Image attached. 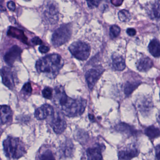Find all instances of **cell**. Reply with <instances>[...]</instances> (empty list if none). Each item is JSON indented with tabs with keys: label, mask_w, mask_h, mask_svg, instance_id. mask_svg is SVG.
<instances>
[{
	"label": "cell",
	"mask_w": 160,
	"mask_h": 160,
	"mask_svg": "<svg viewBox=\"0 0 160 160\" xmlns=\"http://www.w3.org/2000/svg\"><path fill=\"white\" fill-rule=\"evenodd\" d=\"M54 102L62 111V113L69 117L80 116L84 113L87 101L82 98L74 99L67 96L63 87L58 86L54 90Z\"/></svg>",
	"instance_id": "1"
},
{
	"label": "cell",
	"mask_w": 160,
	"mask_h": 160,
	"mask_svg": "<svg viewBox=\"0 0 160 160\" xmlns=\"http://www.w3.org/2000/svg\"><path fill=\"white\" fill-rule=\"evenodd\" d=\"M63 60L58 54H51L37 61L36 69L40 73H44L50 78H54L58 74L63 65Z\"/></svg>",
	"instance_id": "2"
},
{
	"label": "cell",
	"mask_w": 160,
	"mask_h": 160,
	"mask_svg": "<svg viewBox=\"0 0 160 160\" xmlns=\"http://www.w3.org/2000/svg\"><path fill=\"white\" fill-rule=\"evenodd\" d=\"M3 146L5 155L9 159H19L27 152L25 145L18 138L8 137L3 141Z\"/></svg>",
	"instance_id": "3"
},
{
	"label": "cell",
	"mask_w": 160,
	"mask_h": 160,
	"mask_svg": "<svg viewBox=\"0 0 160 160\" xmlns=\"http://www.w3.org/2000/svg\"><path fill=\"white\" fill-rule=\"evenodd\" d=\"M72 28L70 24L61 26L52 35V43L55 47H59L69 41L72 35Z\"/></svg>",
	"instance_id": "4"
},
{
	"label": "cell",
	"mask_w": 160,
	"mask_h": 160,
	"mask_svg": "<svg viewBox=\"0 0 160 160\" xmlns=\"http://www.w3.org/2000/svg\"><path fill=\"white\" fill-rule=\"evenodd\" d=\"M69 49L72 56L79 60H86L90 55L89 46L81 41L73 42L69 47Z\"/></svg>",
	"instance_id": "5"
},
{
	"label": "cell",
	"mask_w": 160,
	"mask_h": 160,
	"mask_svg": "<svg viewBox=\"0 0 160 160\" xmlns=\"http://www.w3.org/2000/svg\"><path fill=\"white\" fill-rule=\"evenodd\" d=\"M44 11L45 20L48 23L55 24L58 20L59 10L57 4L54 2L48 3Z\"/></svg>",
	"instance_id": "6"
},
{
	"label": "cell",
	"mask_w": 160,
	"mask_h": 160,
	"mask_svg": "<svg viewBox=\"0 0 160 160\" xmlns=\"http://www.w3.org/2000/svg\"><path fill=\"white\" fill-rule=\"evenodd\" d=\"M104 70L101 66L94 67L86 73V80L90 89L92 90L102 76Z\"/></svg>",
	"instance_id": "7"
},
{
	"label": "cell",
	"mask_w": 160,
	"mask_h": 160,
	"mask_svg": "<svg viewBox=\"0 0 160 160\" xmlns=\"http://www.w3.org/2000/svg\"><path fill=\"white\" fill-rule=\"evenodd\" d=\"M50 125L55 133L61 134L66 128V122L63 116L58 112L55 113L51 116Z\"/></svg>",
	"instance_id": "8"
},
{
	"label": "cell",
	"mask_w": 160,
	"mask_h": 160,
	"mask_svg": "<svg viewBox=\"0 0 160 160\" xmlns=\"http://www.w3.org/2000/svg\"><path fill=\"white\" fill-rule=\"evenodd\" d=\"M0 75L2 78L3 84L10 89H13L15 85V81L12 69L10 67H2L0 70Z\"/></svg>",
	"instance_id": "9"
},
{
	"label": "cell",
	"mask_w": 160,
	"mask_h": 160,
	"mask_svg": "<svg viewBox=\"0 0 160 160\" xmlns=\"http://www.w3.org/2000/svg\"><path fill=\"white\" fill-rule=\"evenodd\" d=\"M22 52V49L20 47L17 45L14 46L4 56L5 62L10 66H12L16 61L19 60Z\"/></svg>",
	"instance_id": "10"
},
{
	"label": "cell",
	"mask_w": 160,
	"mask_h": 160,
	"mask_svg": "<svg viewBox=\"0 0 160 160\" xmlns=\"http://www.w3.org/2000/svg\"><path fill=\"white\" fill-rule=\"evenodd\" d=\"M54 108L50 105L45 104L35 110L34 116L39 120H42L51 117L54 113Z\"/></svg>",
	"instance_id": "11"
},
{
	"label": "cell",
	"mask_w": 160,
	"mask_h": 160,
	"mask_svg": "<svg viewBox=\"0 0 160 160\" xmlns=\"http://www.w3.org/2000/svg\"><path fill=\"white\" fill-rule=\"evenodd\" d=\"M12 116V111L10 106L0 105V124H6L11 122Z\"/></svg>",
	"instance_id": "12"
},
{
	"label": "cell",
	"mask_w": 160,
	"mask_h": 160,
	"mask_svg": "<svg viewBox=\"0 0 160 160\" xmlns=\"http://www.w3.org/2000/svg\"><path fill=\"white\" fill-rule=\"evenodd\" d=\"M103 148L100 145L89 148L87 150V155L89 160H100L102 159V152Z\"/></svg>",
	"instance_id": "13"
},
{
	"label": "cell",
	"mask_w": 160,
	"mask_h": 160,
	"mask_svg": "<svg viewBox=\"0 0 160 160\" xmlns=\"http://www.w3.org/2000/svg\"><path fill=\"white\" fill-rule=\"evenodd\" d=\"M7 35L8 36H11V37L18 39L22 42H24V43H28V38L25 35L24 32L21 30L17 28L10 27L7 32Z\"/></svg>",
	"instance_id": "14"
},
{
	"label": "cell",
	"mask_w": 160,
	"mask_h": 160,
	"mask_svg": "<svg viewBox=\"0 0 160 160\" xmlns=\"http://www.w3.org/2000/svg\"><path fill=\"white\" fill-rule=\"evenodd\" d=\"M152 61L148 57L141 58L136 63L137 68L141 72H147L153 66Z\"/></svg>",
	"instance_id": "15"
},
{
	"label": "cell",
	"mask_w": 160,
	"mask_h": 160,
	"mask_svg": "<svg viewBox=\"0 0 160 160\" xmlns=\"http://www.w3.org/2000/svg\"><path fill=\"white\" fill-rule=\"evenodd\" d=\"M139 154V151L135 148H131L119 152L118 158L120 160H130L137 157Z\"/></svg>",
	"instance_id": "16"
},
{
	"label": "cell",
	"mask_w": 160,
	"mask_h": 160,
	"mask_svg": "<svg viewBox=\"0 0 160 160\" xmlns=\"http://www.w3.org/2000/svg\"><path fill=\"white\" fill-rule=\"evenodd\" d=\"M112 68L116 71H123L126 67L125 60L121 56L114 55L112 57Z\"/></svg>",
	"instance_id": "17"
},
{
	"label": "cell",
	"mask_w": 160,
	"mask_h": 160,
	"mask_svg": "<svg viewBox=\"0 0 160 160\" xmlns=\"http://www.w3.org/2000/svg\"><path fill=\"white\" fill-rule=\"evenodd\" d=\"M140 112L144 114H147L151 111L152 108V103L148 98H143L138 103V105Z\"/></svg>",
	"instance_id": "18"
},
{
	"label": "cell",
	"mask_w": 160,
	"mask_h": 160,
	"mask_svg": "<svg viewBox=\"0 0 160 160\" xmlns=\"http://www.w3.org/2000/svg\"><path fill=\"white\" fill-rule=\"evenodd\" d=\"M150 53L155 58H159L160 56V45L159 41L153 39L151 41L148 45Z\"/></svg>",
	"instance_id": "19"
},
{
	"label": "cell",
	"mask_w": 160,
	"mask_h": 160,
	"mask_svg": "<svg viewBox=\"0 0 160 160\" xmlns=\"http://www.w3.org/2000/svg\"><path fill=\"white\" fill-rule=\"evenodd\" d=\"M36 159L39 160H54L55 159L53 152L49 149L44 148L43 147L40 149L37 154Z\"/></svg>",
	"instance_id": "20"
},
{
	"label": "cell",
	"mask_w": 160,
	"mask_h": 160,
	"mask_svg": "<svg viewBox=\"0 0 160 160\" xmlns=\"http://www.w3.org/2000/svg\"><path fill=\"white\" fill-rule=\"evenodd\" d=\"M149 14L152 19H159L160 18V2L159 0L152 4Z\"/></svg>",
	"instance_id": "21"
},
{
	"label": "cell",
	"mask_w": 160,
	"mask_h": 160,
	"mask_svg": "<svg viewBox=\"0 0 160 160\" xmlns=\"http://www.w3.org/2000/svg\"><path fill=\"white\" fill-rule=\"evenodd\" d=\"M140 83L138 82H127L124 86V92L125 95L129 96L137 88Z\"/></svg>",
	"instance_id": "22"
},
{
	"label": "cell",
	"mask_w": 160,
	"mask_h": 160,
	"mask_svg": "<svg viewBox=\"0 0 160 160\" xmlns=\"http://www.w3.org/2000/svg\"><path fill=\"white\" fill-rule=\"evenodd\" d=\"M145 134L150 138H154L160 136V130L159 128L151 126L145 130Z\"/></svg>",
	"instance_id": "23"
},
{
	"label": "cell",
	"mask_w": 160,
	"mask_h": 160,
	"mask_svg": "<svg viewBox=\"0 0 160 160\" xmlns=\"http://www.w3.org/2000/svg\"><path fill=\"white\" fill-rule=\"evenodd\" d=\"M118 18L121 21L127 22L131 20V16L129 12L125 10H121L118 14Z\"/></svg>",
	"instance_id": "24"
},
{
	"label": "cell",
	"mask_w": 160,
	"mask_h": 160,
	"mask_svg": "<svg viewBox=\"0 0 160 160\" xmlns=\"http://www.w3.org/2000/svg\"><path fill=\"white\" fill-rule=\"evenodd\" d=\"M117 129L120 132L126 133L127 134L133 133V130L131 129V127L127 124L121 123L117 126Z\"/></svg>",
	"instance_id": "25"
},
{
	"label": "cell",
	"mask_w": 160,
	"mask_h": 160,
	"mask_svg": "<svg viewBox=\"0 0 160 160\" xmlns=\"http://www.w3.org/2000/svg\"><path fill=\"white\" fill-rule=\"evenodd\" d=\"M120 28L117 25H113L110 28V36L111 39L117 38L120 33Z\"/></svg>",
	"instance_id": "26"
},
{
	"label": "cell",
	"mask_w": 160,
	"mask_h": 160,
	"mask_svg": "<svg viewBox=\"0 0 160 160\" xmlns=\"http://www.w3.org/2000/svg\"><path fill=\"white\" fill-rule=\"evenodd\" d=\"M53 89L51 88L46 87L43 90L42 94L43 96L46 99H51L53 96Z\"/></svg>",
	"instance_id": "27"
},
{
	"label": "cell",
	"mask_w": 160,
	"mask_h": 160,
	"mask_svg": "<svg viewBox=\"0 0 160 160\" xmlns=\"http://www.w3.org/2000/svg\"><path fill=\"white\" fill-rule=\"evenodd\" d=\"M22 91H23V92L25 94H31L32 92V88L31 84L30 82H28L24 85L22 88Z\"/></svg>",
	"instance_id": "28"
},
{
	"label": "cell",
	"mask_w": 160,
	"mask_h": 160,
	"mask_svg": "<svg viewBox=\"0 0 160 160\" xmlns=\"http://www.w3.org/2000/svg\"><path fill=\"white\" fill-rule=\"evenodd\" d=\"M88 6L90 9H93L98 7L99 3L95 0H87Z\"/></svg>",
	"instance_id": "29"
},
{
	"label": "cell",
	"mask_w": 160,
	"mask_h": 160,
	"mask_svg": "<svg viewBox=\"0 0 160 160\" xmlns=\"http://www.w3.org/2000/svg\"><path fill=\"white\" fill-rule=\"evenodd\" d=\"M32 42L34 45H41L42 44V41L39 37H34L32 40Z\"/></svg>",
	"instance_id": "30"
},
{
	"label": "cell",
	"mask_w": 160,
	"mask_h": 160,
	"mask_svg": "<svg viewBox=\"0 0 160 160\" xmlns=\"http://www.w3.org/2000/svg\"><path fill=\"white\" fill-rule=\"evenodd\" d=\"M39 51L42 54L48 52L49 50V48L47 46L41 45L39 48Z\"/></svg>",
	"instance_id": "31"
},
{
	"label": "cell",
	"mask_w": 160,
	"mask_h": 160,
	"mask_svg": "<svg viewBox=\"0 0 160 160\" xmlns=\"http://www.w3.org/2000/svg\"><path fill=\"white\" fill-rule=\"evenodd\" d=\"M7 7L11 11H14L16 9L15 3L12 1L9 2L7 3Z\"/></svg>",
	"instance_id": "32"
},
{
	"label": "cell",
	"mask_w": 160,
	"mask_h": 160,
	"mask_svg": "<svg viewBox=\"0 0 160 160\" xmlns=\"http://www.w3.org/2000/svg\"><path fill=\"white\" fill-rule=\"evenodd\" d=\"M126 32L129 36H134L136 34V31L135 29L133 28H130L127 29L126 30Z\"/></svg>",
	"instance_id": "33"
},
{
	"label": "cell",
	"mask_w": 160,
	"mask_h": 160,
	"mask_svg": "<svg viewBox=\"0 0 160 160\" xmlns=\"http://www.w3.org/2000/svg\"><path fill=\"white\" fill-rule=\"evenodd\" d=\"M123 0H111V2L114 5V6H120Z\"/></svg>",
	"instance_id": "34"
},
{
	"label": "cell",
	"mask_w": 160,
	"mask_h": 160,
	"mask_svg": "<svg viewBox=\"0 0 160 160\" xmlns=\"http://www.w3.org/2000/svg\"><path fill=\"white\" fill-rule=\"evenodd\" d=\"M160 145H158L156 148V157L157 159L159 160V156H160Z\"/></svg>",
	"instance_id": "35"
},
{
	"label": "cell",
	"mask_w": 160,
	"mask_h": 160,
	"mask_svg": "<svg viewBox=\"0 0 160 160\" xmlns=\"http://www.w3.org/2000/svg\"><path fill=\"white\" fill-rule=\"evenodd\" d=\"M25 1H30L31 0H25Z\"/></svg>",
	"instance_id": "36"
},
{
	"label": "cell",
	"mask_w": 160,
	"mask_h": 160,
	"mask_svg": "<svg viewBox=\"0 0 160 160\" xmlns=\"http://www.w3.org/2000/svg\"><path fill=\"white\" fill-rule=\"evenodd\" d=\"M1 135V131H0V135Z\"/></svg>",
	"instance_id": "37"
},
{
	"label": "cell",
	"mask_w": 160,
	"mask_h": 160,
	"mask_svg": "<svg viewBox=\"0 0 160 160\" xmlns=\"http://www.w3.org/2000/svg\"><path fill=\"white\" fill-rule=\"evenodd\" d=\"M98 1H102V0H98Z\"/></svg>",
	"instance_id": "38"
}]
</instances>
